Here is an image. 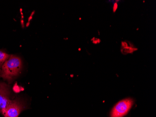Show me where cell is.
Here are the masks:
<instances>
[{
    "label": "cell",
    "instance_id": "cell-7",
    "mask_svg": "<svg viewBox=\"0 0 156 117\" xmlns=\"http://www.w3.org/2000/svg\"><path fill=\"white\" fill-rule=\"evenodd\" d=\"M115 5H116V4H115ZM116 7H117V5H116ZM114 9H115V8H114Z\"/></svg>",
    "mask_w": 156,
    "mask_h": 117
},
{
    "label": "cell",
    "instance_id": "cell-1",
    "mask_svg": "<svg viewBox=\"0 0 156 117\" xmlns=\"http://www.w3.org/2000/svg\"><path fill=\"white\" fill-rule=\"evenodd\" d=\"M22 68V61L19 57L10 55L2 66L1 76L5 80L11 81L17 76Z\"/></svg>",
    "mask_w": 156,
    "mask_h": 117
},
{
    "label": "cell",
    "instance_id": "cell-5",
    "mask_svg": "<svg viewBox=\"0 0 156 117\" xmlns=\"http://www.w3.org/2000/svg\"><path fill=\"white\" fill-rule=\"evenodd\" d=\"M122 46L123 49L122 51L123 53H132L134 51L137 50L132 46H129L127 42H122Z\"/></svg>",
    "mask_w": 156,
    "mask_h": 117
},
{
    "label": "cell",
    "instance_id": "cell-6",
    "mask_svg": "<svg viewBox=\"0 0 156 117\" xmlns=\"http://www.w3.org/2000/svg\"><path fill=\"white\" fill-rule=\"evenodd\" d=\"M10 55L7 53L3 52L2 51H0V67L2 66L3 63L8 59Z\"/></svg>",
    "mask_w": 156,
    "mask_h": 117
},
{
    "label": "cell",
    "instance_id": "cell-3",
    "mask_svg": "<svg viewBox=\"0 0 156 117\" xmlns=\"http://www.w3.org/2000/svg\"><path fill=\"white\" fill-rule=\"evenodd\" d=\"M23 110V105L17 101H12L1 110L5 117H18Z\"/></svg>",
    "mask_w": 156,
    "mask_h": 117
},
{
    "label": "cell",
    "instance_id": "cell-2",
    "mask_svg": "<svg viewBox=\"0 0 156 117\" xmlns=\"http://www.w3.org/2000/svg\"><path fill=\"white\" fill-rule=\"evenodd\" d=\"M134 103L131 98H126L118 102L112 109L110 117H123L130 110Z\"/></svg>",
    "mask_w": 156,
    "mask_h": 117
},
{
    "label": "cell",
    "instance_id": "cell-8",
    "mask_svg": "<svg viewBox=\"0 0 156 117\" xmlns=\"http://www.w3.org/2000/svg\"><path fill=\"white\" fill-rule=\"evenodd\" d=\"M1 69H0V73H1Z\"/></svg>",
    "mask_w": 156,
    "mask_h": 117
},
{
    "label": "cell",
    "instance_id": "cell-4",
    "mask_svg": "<svg viewBox=\"0 0 156 117\" xmlns=\"http://www.w3.org/2000/svg\"><path fill=\"white\" fill-rule=\"evenodd\" d=\"M9 91L8 87L5 83H0V110H2L9 104L11 100L9 99Z\"/></svg>",
    "mask_w": 156,
    "mask_h": 117
}]
</instances>
